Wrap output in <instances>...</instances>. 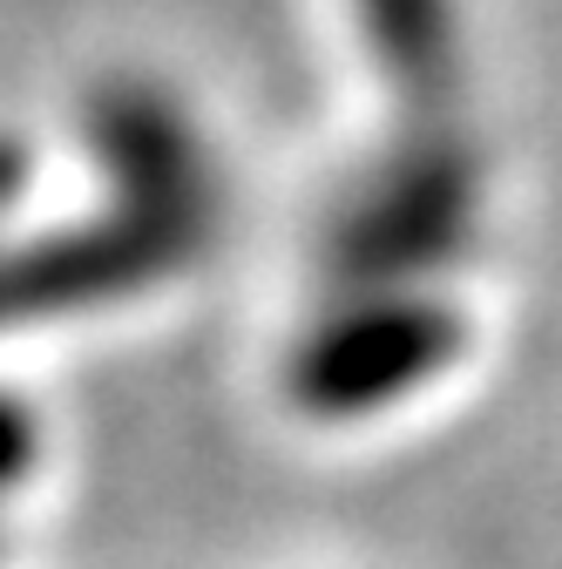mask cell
Wrapping results in <instances>:
<instances>
[{
	"label": "cell",
	"instance_id": "7",
	"mask_svg": "<svg viewBox=\"0 0 562 569\" xmlns=\"http://www.w3.org/2000/svg\"><path fill=\"white\" fill-rule=\"evenodd\" d=\"M14 183H21V157H14V150H0V197H8Z\"/></svg>",
	"mask_w": 562,
	"mask_h": 569
},
{
	"label": "cell",
	"instance_id": "1",
	"mask_svg": "<svg viewBox=\"0 0 562 569\" xmlns=\"http://www.w3.org/2000/svg\"><path fill=\"white\" fill-rule=\"evenodd\" d=\"M481 224V163L461 136H413L353 183L325 231V264L360 292H407L468 251Z\"/></svg>",
	"mask_w": 562,
	"mask_h": 569
},
{
	"label": "cell",
	"instance_id": "2",
	"mask_svg": "<svg viewBox=\"0 0 562 569\" xmlns=\"http://www.w3.org/2000/svg\"><path fill=\"white\" fill-rule=\"evenodd\" d=\"M454 352H461L454 306L420 292H360L299 346L292 393L325 420H353L428 387Z\"/></svg>",
	"mask_w": 562,
	"mask_h": 569
},
{
	"label": "cell",
	"instance_id": "6",
	"mask_svg": "<svg viewBox=\"0 0 562 569\" xmlns=\"http://www.w3.org/2000/svg\"><path fill=\"white\" fill-rule=\"evenodd\" d=\"M28 455H34V427H28V413H21L14 400H0V481H14V475L28 468Z\"/></svg>",
	"mask_w": 562,
	"mask_h": 569
},
{
	"label": "cell",
	"instance_id": "5",
	"mask_svg": "<svg viewBox=\"0 0 562 569\" xmlns=\"http://www.w3.org/2000/svg\"><path fill=\"white\" fill-rule=\"evenodd\" d=\"M367 48L413 102H441L461 76L454 0H353Z\"/></svg>",
	"mask_w": 562,
	"mask_h": 569
},
{
	"label": "cell",
	"instance_id": "3",
	"mask_svg": "<svg viewBox=\"0 0 562 569\" xmlns=\"http://www.w3.org/2000/svg\"><path fill=\"white\" fill-rule=\"evenodd\" d=\"M96 150L122 183V218H143L183 244L210 231V170L170 102L150 89H109L96 102Z\"/></svg>",
	"mask_w": 562,
	"mask_h": 569
},
{
	"label": "cell",
	"instance_id": "4",
	"mask_svg": "<svg viewBox=\"0 0 562 569\" xmlns=\"http://www.w3.org/2000/svg\"><path fill=\"white\" fill-rule=\"evenodd\" d=\"M183 251H197V244H183V238H170V231H157L143 218L41 238V244H28L14 258H0V326L136 292V284H150L157 271H170Z\"/></svg>",
	"mask_w": 562,
	"mask_h": 569
}]
</instances>
